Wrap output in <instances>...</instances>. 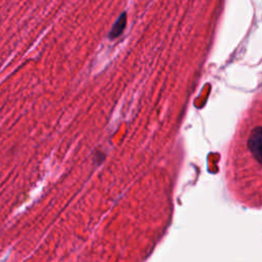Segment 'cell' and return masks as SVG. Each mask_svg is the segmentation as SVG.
Returning <instances> with one entry per match:
<instances>
[{"label": "cell", "instance_id": "cell-1", "mask_svg": "<svg viewBox=\"0 0 262 262\" xmlns=\"http://www.w3.org/2000/svg\"><path fill=\"white\" fill-rule=\"evenodd\" d=\"M248 147L255 160L262 165V127H257L252 131L248 139Z\"/></svg>", "mask_w": 262, "mask_h": 262}, {"label": "cell", "instance_id": "cell-2", "mask_svg": "<svg viewBox=\"0 0 262 262\" xmlns=\"http://www.w3.org/2000/svg\"><path fill=\"white\" fill-rule=\"evenodd\" d=\"M127 25V12L123 11L119 17L117 18V20L115 21V24L113 25L110 33H108V38L110 39H116L118 37H120L122 35V33L124 32L125 28Z\"/></svg>", "mask_w": 262, "mask_h": 262}]
</instances>
